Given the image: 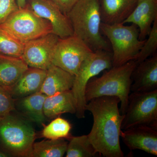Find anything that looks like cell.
Returning a JSON list of instances; mask_svg holds the SVG:
<instances>
[{
    "label": "cell",
    "instance_id": "obj_1",
    "mask_svg": "<svg viewBox=\"0 0 157 157\" xmlns=\"http://www.w3.org/2000/svg\"><path fill=\"white\" fill-rule=\"evenodd\" d=\"M117 97L103 96L86 103L85 110L93 116V124L88 135L96 151L105 157H123L120 138L124 115L119 108Z\"/></svg>",
    "mask_w": 157,
    "mask_h": 157
},
{
    "label": "cell",
    "instance_id": "obj_2",
    "mask_svg": "<svg viewBox=\"0 0 157 157\" xmlns=\"http://www.w3.org/2000/svg\"><path fill=\"white\" fill-rule=\"evenodd\" d=\"M137 64L135 60H131L121 66L112 67L99 78L89 82L85 92L86 103L98 97H117L120 101L121 113L124 115L131 93L132 73Z\"/></svg>",
    "mask_w": 157,
    "mask_h": 157
},
{
    "label": "cell",
    "instance_id": "obj_3",
    "mask_svg": "<svg viewBox=\"0 0 157 157\" xmlns=\"http://www.w3.org/2000/svg\"><path fill=\"white\" fill-rule=\"evenodd\" d=\"M67 15L73 35L81 39L94 52L109 51L108 42L101 33L102 21L98 0H79Z\"/></svg>",
    "mask_w": 157,
    "mask_h": 157
},
{
    "label": "cell",
    "instance_id": "obj_4",
    "mask_svg": "<svg viewBox=\"0 0 157 157\" xmlns=\"http://www.w3.org/2000/svg\"><path fill=\"white\" fill-rule=\"evenodd\" d=\"M36 133L29 121L11 114L0 122V149L10 157H32Z\"/></svg>",
    "mask_w": 157,
    "mask_h": 157
},
{
    "label": "cell",
    "instance_id": "obj_5",
    "mask_svg": "<svg viewBox=\"0 0 157 157\" xmlns=\"http://www.w3.org/2000/svg\"><path fill=\"white\" fill-rule=\"evenodd\" d=\"M101 30L112 47V67H119L135 60L145 40L139 39V29L134 24L108 25L101 23Z\"/></svg>",
    "mask_w": 157,
    "mask_h": 157
},
{
    "label": "cell",
    "instance_id": "obj_6",
    "mask_svg": "<svg viewBox=\"0 0 157 157\" xmlns=\"http://www.w3.org/2000/svg\"><path fill=\"white\" fill-rule=\"evenodd\" d=\"M0 28L20 42H27L52 33L48 21L39 17L25 6L19 8L0 24Z\"/></svg>",
    "mask_w": 157,
    "mask_h": 157
},
{
    "label": "cell",
    "instance_id": "obj_7",
    "mask_svg": "<svg viewBox=\"0 0 157 157\" xmlns=\"http://www.w3.org/2000/svg\"><path fill=\"white\" fill-rule=\"evenodd\" d=\"M112 53L101 50L94 52L85 59L75 76L71 91L77 106L76 115L78 119L85 117L86 102L85 98L86 87L90 79L104 70L112 67Z\"/></svg>",
    "mask_w": 157,
    "mask_h": 157
},
{
    "label": "cell",
    "instance_id": "obj_8",
    "mask_svg": "<svg viewBox=\"0 0 157 157\" xmlns=\"http://www.w3.org/2000/svg\"><path fill=\"white\" fill-rule=\"evenodd\" d=\"M157 128V90L149 92H131L121 130L137 126Z\"/></svg>",
    "mask_w": 157,
    "mask_h": 157
},
{
    "label": "cell",
    "instance_id": "obj_9",
    "mask_svg": "<svg viewBox=\"0 0 157 157\" xmlns=\"http://www.w3.org/2000/svg\"><path fill=\"white\" fill-rule=\"evenodd\" d=\"M93 52L81 39L74 35L59 38L54 52L52 64L75 76L83 61Z\"/></svg>",
    "mask_w": 157,
    "mask_h": 157
},
{
    "label": "cell",
    "instance_id": "obj_10",
    "mask_svg": "<svg viewBox=\"0 0 157 157\" xmlns=\"http://www.w3.org/2000/svg\"><path fill=\"white\" fill-rule=\"evenodd\" d=\"M59 38L51 33L24 45L21 58L29 67L47 70L52 64L54 52Z\"/></svg>",
    "mask_w": 157,
    "mask_h": 157
},
{
    "label": "cell",
    "instance_id": "obj_11",
    "mask_svg": "<svg viewBox=\"0 0 157 157\" xmlns=\"http://www.w3.org/2000/svg\"><path fill=\"white\" fill-rule=\"evenodd\" d=\"M26 6L35 14L48 21L52 28V33L60 39L73 35L71 22L50 0H27Z\"/></svg>",
    "mask_w": 157,
    "mask_h": 157
},
{
    "label": "cell",
    "instance_id": "obj_12",
    "mask_svg": "<svg viewBox=\"0 0 157 157\" xmlns=\"http://www.w3.org/2000/svg\"><path fill=\"white\" fill-rule=\"evenodd\" d=\"M120 137L131 151L140 150L157 155V128L137 126L121 131Z\"/></svg>",
    "mask_w": 157,
    "mask_h": 157
},
{
    "label": "cell",
    "instance_id": "obj_13",
    "mask_svg": "<svg viewBox=\"0 0 157 157\" xmlns=\"http://www.w3.org/2000/svg\"><path fill=\"white\" fill-rule=\"evenodd\" d=\"M131 92H149L157 90L156 54L137 64L132 73Z\"/></svg>",
    "mask_w": 157,
    "mask_h": 157
},
{
    "label": "cell",
    "instance_id": "obj_14",
    "mask_svg": "<svg viewBox=\"0 0 157 157\" xmlns=\"http://www.w3.org/2000/svg\"><path fill=\"white\" fill-rule=\"evenodd\" d=\"M157 19V0H138L132 13L122 24H134L139 29V39H146Z\"/></svg>",
    "mask_w": 157,
    "mask_h": 157
},
{
    "label": "cell",
    "instance_id": "obj_15",
    "mask_svg": "<svg viewBox=\"0 0 157 157\" xmlns=\"http://www.w3.org/2000/svg\"><path fill=\"white\" fill-rule=\"evenodd\" d=\"M101 21L108 25L123 23L132 13L138 0H98Z\"/></svg>",
    "mask_w": 157,
    "mask_h": 157
},
{
    "label": "cell",
    "instance_id": "obj_16",
    "mask_svg": "<svg viewBox=\"0 0 157 157\" xmlns=\"http://www.w3.org/2000/svg\"><path fill=\"white\" fill-rule=\"evenodd\" d=\"M47 96L39 92L31 95L15 99L14 110L25 118L44 126L46 121L44 113V104Z\"/></svg>",
    "mask_w": 157,
    "mask_h": 157
},
{
    "label": "cell",
    "instance_id": "obj_17",
    "mask_svg": "<svg viewBox=\"0 0 157 157\" xmlns=\"http://www.w3.org/2000/svg\"><path fill=\"white\" fill-rule=\"evenodd\" d=\"M46 70L29 67L10 88L14 99H19L40 92Z\"/></svg>",
    "mask_w": 157,
    "mask_h": 157
},
{
    "label": "cell",
    "instance_id": "obj_18",
    "mask_svg": "<svg viewBox=\"0 0 157 157\" xmlns=\"http://www.w3.org/2000/svg\"><path fill=\"white\" fill-rule=\"evenodd\" d=\"M75 76L53 64L46 70L40 92L48 97L72 89Z\"/></svg>",
    "mask_w": 157,
    "mask_h": 157
},
{
    "label": "cell",
    "instance_id": "obj_19",
    "mask_svg": "<svg viewBox=\"0 0 157 157\" xmlns=\"http://www.w3.org/2000/svg\"><path fill=\"white\" fill-rule=\"evenodd\" d=\"M77 106L71 90L46 97L44 104L45 117L53 119L63 113L76 114Z\"/></svg>",
    "mask_w": 157,
    "mask_h": 157
},
{
    "label": "cell",
    "instance_id": "obj_20",
    "mask_svg": "<svg viewBox=\"0 0 157 157\" xmlns=\"http://www.w3.org/2000/svg\"><path fill=\"white\" fill-rule=\"evenodd\" d=\"M29 67L21 57L0 54V86L11 87Z\"/></svg>",
    "mask_w": 157,
    "mask_h": 157
},
{
    "label": "cell",
    "instance_id": "obj_21",
    "mask_svg": "<svg viewBox=\"0 0 157 157\" xmlns=\"http://www.w3.org/2000/svg\"><path fill=\"white\" fill-rule=\"evenodd\" d=\"M68 142L66 139H47L35 142L32 157H62L66 154Z\"/></svg>",
    "mask_w": 157,
    "mask_h": 157
},
{
    "label": "cell",
    "instance_id": "obj_22",
    "mask_svg": "<svg viewBox=\"0 0 157 157\" xmlns=\"http://www.w3.org/2000/svg\"><path fill=\"white\" fill-rule=\"evenodd\" d=\"M72 128L70 122L59 116L53 119L47 125L44 126L40 135L46 139L70 140L73 137L71 133Z\"/></svg>",
    "mask_w": 157,
    "mask_h": 157
},
{
    "label": "cell",
    "instance_id": "obj_23",
    "mask_svg": "<svg viewBox=\"0 0 157 157\" xmlns=\"http://www.w3.org/2000/svg\"><path fill=\"white\" fill-rule=\"evenodd\" d=\"M101 155L96 151L88 135L73 137L68 142L66 157H95Z\"/></svg>",
    "mask_w": 157,
    "mask_h": 157
},
{
    "label": "cell",
    "instance_id": "obj_24",
    "mask_svg": "<svg viewBox=\"0 0 157 157\" xmlns=\"http://www.w3.org/2000/svg\"><path fill=\"white\" fill-rule=\"evenodd\" d=\"M24 44L0 28V54L21 57Z\"/></svg>",
    "mask_w": 157,
    "mask_h": 157
},
{
    "label": "cell",
    "instance_id": "obj_25",
    "mask_svg": "<svg viewBox=\"0 0 157 157\" xmlns=\"http://www.w3.org/2000/svg\"><path fill=\"white\" fill-rule=\"evenodd\" d=\"M148 36V39L145 40L143 46L135 59V61L137 64L154 55L157 50V19L153 24L151 30Z\"/></svg>",
    "mask_w": 157,
    "mask_h": 157
},
{
    "label": "cell",
    "instance_id": "obj_26",
    "mask_svg": "<svg viewBox=\"0 0 157 157\" xmlns=\"http://www.w3.org/2000/svg\"><path fill=\"white\" fill-rule=\"evenodd\" d=\"M14 102L10 88L0 86V122L14 111Z\"/></svg>",
    "mask_w": 157,
    "mask_h": 157
},
{
    "label": "cell",
    "instance_id": "obj_27",
    "mask_svg": "<svg viewBox=\"0 0 157 157\" xmlns=\"http://www.w3.org/2000/svg\"><path fill=\"white\" fill-rule=\"evenodd\" d=\"M18 9L16 0H0V24Z\"/></svg>",
    "mask_w": 157,
    "mask_h": 157
},
{
    "label": "cell",
    "instance_id": "obj_28",
    "mask_svg": "<svg viewBox=\"0 0 157 157\" xmlns=\"http://www.w3.org/2000/svg\"><path fill=\"white\" fill-rule=\"evenodd\" d=\"M64 14L67 15L79 0H50Z\"/></svg>",
    "mask_w": 157,
    "mask_h": 157
},
{
    "label": "cell",
    "instance_id": "obj_29",
    "mask_svg": "<svg viewBox=\"0 0 157 157\" xmlns=\"http://www.w3.org/2000/svg\"><path fill=\"white\" fill-rule=\"evenodd\" d=\"M17 6L19 8H23L25 7L27 0H16Z\"/></svg>",
    "mask_w": 157,
    "mask_h": 157
},
{
    "label": "cell",
    "instance_id": "obj_30",
    "mask_svg": "<svg viewBox=\"0 0 157 157\" xmlns=\"http://www.w3.org/2000/svg\"><path fill=\"white\" fill-rule=\"evenodd\" d=\"M10 157L8 154L4 151L0 149V157Z\"/></svg>",
    "mask_w": 157,
    "mask_h": 157
}]
</instances>
